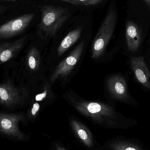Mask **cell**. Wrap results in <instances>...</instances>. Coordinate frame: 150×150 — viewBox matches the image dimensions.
Returning <instances> with one entry per match:
<instances>
[{"mask_svg": "<svg viewBox=\"0 0 150 150\" xmlns=\"http://www.w3.org/2000/svg\"><path fill=\"white\" fill-rule=\"evenodd\" d=\"M40 54L36 47H32L28 53L27 57V64L30 70L36 71L40 64Z\"/></svg>", "mask_w": 150, "mask_h": 150, "instance_id": "obj_14", "label": "cell"}, {"mask_svg": "<svg viewBox=\"0 0 150 150\" xmlns=\"http://www.w3.org/2000/svg\"><path fill=\"white\" fill-rule=\"evenodd\" d=\"M76 4L85 5H95L101 3L103 0H74Z\"/></svg>", "mask_w": 150, "mask_h": 150, "instance_id": "obj_16", "label": "cell"}, {"mask_svg": "<svg viewBox=\"0 0 150 150\" xmlns=\"http://www.w3.org/2000/svg\"><path fill=\"white\" fill-rule=\"evenodd\" d=\"M1 11H0V14H1Z\"/></svg>", "mask_w": 150, "mask_h": 150, "instance_id": "obj_24", "label": "cell"}, {"mask_svg": "<svg viewBox=\"0 0 150 150\" xmlns=\"http://www.w3.org/2000/svg\"><path fill=\"white\" fill-rule=\"evenodd\" d=\"M25 37L12 42L0 45V64L8 61L14 58L23 47Z\"/></svg>", "mask_w": 150, "mask_h": 150, "instance_id": "obj_11", "label": "cell"}, {"mask_svg": "<svg viewBox=\"0 0 150 150\" xmlns=\"http://www.w3.org/2000/svg\"><path fill=\"white\" fill-rule=\"evenodd\" d=\"M75 107L83 115L91 118L100 124H111L116 119L114 109L105 103L83 101L76 103Z\"/></svg>", "mask_w": 150, "mask_h": 150, "instance_id": "obj_3", "label": "cell"}, {"mask_svg": "<svg viewBox=\"0 0 150 150\" xmlns=\"http://www.w3.org/2000/svg\"><path fill=\"white\" fill-rule=\"evenodd\" d=\"M57 149H58V150H66L65 149H64V148H62L60 147H57Z\"/></svg>", "mask_w": 150, "mask_h": 150, "instance_id": "obj_22", "label": "cell"}, {"mask_svg": "<svg viewBox=\"0 0 150 150\" xmlns=\"http://www.w3.org/2000/svg\"><path fill=\"white\" fill-rule=\"evenodd\" d=\"M7 7L5 6H1L0 5V11H5V10L7 9Z\"/></svg>", "mask_w": 150, "mask_h": 150, "instance_id": "obj_21", "label": "cell"}, {"mask_svg": "<svg viewBox=\"0 0 150 150\" xmlns=\"http://www.w3.org/2000/svg\"><path fill=\"white\" fill-rule=\"evenodd\" d=\"M49 92H50L49 89L48 87H47V88H46L42 93H39L36 95L35 97V100L37 101H42L48 96Z\"/></svg>", "mask_w": 150, "mask_h": 150, "instance_id": "obj_18", "label": "cell"}, {"mask_svg": "<svg viewBox=\"0 0 150 150\" xmlns=\"http://www.w3.org/2000/svg\"><path fill=\"white\" fill-rule=\"evenodd\" d=\"M130 65L137 80L143 86L150 90V71L143 56L132 57Z\"/></svg>", "mask_w": 150, "mask_h": 150, "instance_id": "obj_9", "label": "cell"}, {"mask_svg": "<svg viewBox=\"0 0 150 150\" xmlns=\"http://www.w3.org/2000/svg\"><path fill=\"white\" fill-rule=\"evenodd\" d=\"M107 87L113 98L117 100L127 102L129 99L127 81L119 75L111 76L108 79Z\"/></svg>", "mask_w": 150, "mask_h": 150, "instance_id": "obj_8", "label": "cell"}, {"mask_svg": "<svg viewBox=\"0 0 150 150\" xmlns=\"http://www.w3.org/2000/svg\"><path fill=\"white\" fill-rule=\"evenodd\" d=\"M40 109V105L39 103H34L31 109L30 113V117L31 118H34L37 116Z\"/></svg>", "mask_w": 150, "mask_h": 150, "instance_id": "obj_17", "label": "cell"}, {"mask_svg": "<svg viewBox=\"0 0 150 150\" xmlns=\"http://www.w3.org/2000/svg\"><path fill=\"white\" fill-rule=\"evenodd\" d=\"M117 18L116 7L115 4H112L93 43L91 54L93 59H98L104 53L113 34Z\"/></svg>", "mask_w": 150, "mask_h": 150, "instance_id": "obj_2", "label": "cell"}, {"mask_svg": "<svg viewBox=\"0 0 150 150\" xmlns=\"http://www.w3.org/2000/svg\"><path fill=\"white\" fill-rule=\"evenodd\" d=\"M27 93L10 82L0 83V103L6 107H14L24 103Z\"/></svg>", "mask_w": 150, "mask_h": 150, "instance_id": "obj_5", "label": "cell"}, {"mask_svg": "<svg viewBox=\"0 0 150 150\" xmlns=\"http://www.w3.org/2000/svg\"><path fill=\"white\" fill-rule=\"evenodd\" d=\"M60 1L67 2L69 3L72 4H76V3L74 0H60Z\"/></svg>", "mask_w": 150, "mask_h": 150, "instance_id": "obj_19", "label": "cell"}, {"mask_svg": "<svg viewBox=\"0 0 150 150\" xmlns=\"http://www.w3.org/2000/svg\"><path fill=\"white\" fill-rule=\"evenodd\" d=\"M74 132L87 147L91 148L93 144V138L91 131L79 121L72 120L70 122Z\"/></svg>", "mask_w": 150, "mask_h": 150, "instance_id": "obj_12", "label": "cell"}, {"mask_svg": "<svg viewBox=\"0 0 150 150\" xmlns=\"http://www.w3.org/2000/svg\"><path fill=\"white\" fill-rule=\"evenodd\" d=\"M110 148L112 150H143L132 143L118 142L110 144Z\"/></svg>", "mask_w": 150, "mask_h": 150, "instance_id": "obj_15", "label": "cell"}, {"mask_svg": "<svg viewBox=\"0 0 150 150\" xmlns=\"http://www.w3.org/2000/svg\"><path fill=\"white\" fill-rule=\"evenodd\" d=\"M4 1H19V0H4Z\"/></svg>", "mask_w": 150, "mask_h": 150, "instance_id": "obj_23", "label": "cell"}, {"mask_svg": "<svg viewBox=\"0 0 150 150\" xmlns=\"http://www.w3.org/2000/svg\"><path fill=\"white\" fill-rule=\"evenodd\" d=\"M126 38L129 51L132 53L137 52L142 43V33L137 25L131 20L126 23Z\"/></svg>", "mask_w": 150, "mask_h": 150, "instance_id": "obj_10", "label": "cell"}, {"mask_svg": "<svg viewBox=\"0 0 150 150\" xmlns=\"http://www.w3.org/2000/svg\"><path fill=\"white\" fill-rule=\"evenodd\" d=\"M34 16L32 13L25 14L1 25L0 38H9L21 33L29 25Z\"/></svg>", "mask_w": 150, "mask_h": 150, "instance_id": "obj_7", "label": "cell"}, {"mask_svg": "<svg viewBox=\"0 0 150 150\" xmlns=\"http://www.w3.org/2000/svg\"><path fill=\"white\" fill-rule=\"evenodd\" d=\"M82 31V27H79L68 33L57 48V52L59 56L62 55L76 42L81 36Z\"/></svg>", "mask_w": 150, "mask_h": 150, "instance_id": "obj_13", "label": "cell"}, {"mask_svg": "<svg viewBox=\"0 0 150 150\" xmlns=\"http://www.w3.org/2000/svg\"><path fill=\"white\" fill-rule=\"evenodd\" d=\"M84 46V43L82 41L66 59L59 63L52 74L51 82H54L60 78L65 77L69 74L80 59Z\"/></svg>", "mask_w": 150, "mask_h": 150, "instance_id": "obj_6", "label": "cell"}, {"mask_svg": "<svg viewBox=\"0 0 150 150\" xmlns=\"http://www.w3.org/2000/svg\"><path fill=\"white\" fill-rule=\"evenodd\" d=\"M145 4L150 8V0H144Z\"/></svg>", "mask_w": 150, "mask_h": 150, "instance_id": "obj_20", "label": "cell"}, {"mask_svg": "<svg viewBox=\"0 0 150 150\" xmlns=\"http://www.w3.org/2000/svg\"><path fill=\"white\" fill-rule=\"evenodd\" d=\"M23 120L22 114L0 112V134L18 141H24V134L20 130L18 126Z\"/></svg>", "mask_w": 150, "mask_h": 150, "instance_id": "obj_4", "label": "cell"}, {"mask_svg": "<svg viewBox=\"0 0 150 150\" xmlns=\"http://www.w3.org/2000/svg\"><path fill=\"white\" fill-rule=\"evenodd\" d=\"M41 18L39 30L44 37H53L70 15L68 8L45 5L41 8Z\"/></svg>", "mask_w": 150, "mask_h": 150, "instance_id": "obj_1", "label": "cell"}]
</instances>
